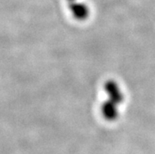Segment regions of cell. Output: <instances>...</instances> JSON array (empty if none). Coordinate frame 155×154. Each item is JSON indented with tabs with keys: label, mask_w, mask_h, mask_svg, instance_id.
I'll return each instance as SVG.
<instances>
[{
	"label": "cell",
	"mask_w": 155,
	"mask_h": 154,
	"mask_svg": "<svg viewBox=\"0 0 155 154\" xmlns=\"http://www.w3.org/2000/svg\"><path fill=\"white\" fill-rule=\"evenodd\" d=\"M106 90L110 94V100L102 107L103 115L109 119H114L117 115V106L121 102L123 95L120 93V88L114 83L109 84Z\"/></svg>",
	"instance_id": "6da1fadb"
},
{
	"label": "cell",
	"mask_w": 155,
	"mask_h": 154,
	"mask_svg": "<svg viewBox=\"0 0 155 154\" xmlns=\"http://www.w3.org/2000/svg\"><path fill=\"white\" fill-rule=\"evenodd\" d=\"M70 9L77 18H86L87 14H88V8L86 5L82 3H78V2H75L74 1L70 2Z\"/></svg>",
	"instance_id": "7a4b0ae2"
},
{
	"label": "cell",
	"mask_w": 155,
	"mask_h": 154,
	"mask_svg": "<svg viewBox=\"0 0 155 154\" xmlns=\"http://www.w3.org/2000/svg\"><path fill=\"white\" fill-rule=\"evenodd\" d=\"M68 1H69V2H70V1H73V0H68Z\"/></svg>",
	"instance_id": "3957f363"
}]
</instances>
